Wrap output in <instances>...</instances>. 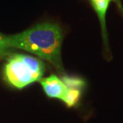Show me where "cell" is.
Listing matches in <instances>:
<instances>
[{"instance_id": "cell-1", "label": "cell", "mask_w": 123, "mask_h": 123, "mask_svg": "<svg viewBox=\"0 0 123 123\" xmlns=\"http://www.w3.org/2000/svg\"><path fill=\"white\" fill-rule=\"evenodd\" d=\"M62 31L58 24L42 23L22 33L6 36L9 48L20 49L49 62L61 73L63 66L61 58Z\"/></svg>"}, {"instance_id": "cell-2", "label": "cell", "mask_w": 123, "mask_h": 123, "mask_svg": "<svg viewBox=\"0 0 123 123\" xmlns=\"http://www.w3.org/2000/svg\"><path fill=\"white\" fill-rule=\"evenodd\" d=\"M44 72L45 65L43 62L23 54L10 55L4 69L7 82L18 89L40 81Z\"/></svg>"}, {"instance_id": "cell-3", "label": "cell", "mask_w": 123, "mask_h": 123, "mask_svg": "<svg viewBox=\"0 0 123 123\" xmlns=\"http://www.w3.org/2000/svg\"><path fill=\"white\" fill-rule=\"evenodd\" d=\"M41 85L43 86L46 94L50 98H58L63 100L66 96L67 87L61 79L56 75H50L46 78L40 80Z\"/></svg>"}, {"instance_id": "cell-4", "label": "cell", "mask_w": 123, "mask_h": 123, "mask_svg": "<svg viewBox=\"0 0 123 123\" xmlns=\"http://www.w3.org/2000/svg\"><path fill=\"white\" fill-rule=\"evenodd\" d=\"M111 0H90L93 7L94 8L99 18L103 42L105 44V47L108 48V38L106 33V26H105V14H106L107 8Z\"/></svg>"}, {"instance_id": "cell-5", "label": "cell", "mask_w": 123, "mask_h": 123, "mask_svg": "<svg viewBox=\"0 0 123 123\" xmlns=\"http://www.w3.org/2000/svg\"><path fill=\"white\" fill-rule=\"evenodd\" d=\"M67 91L66 96L62 100L69 107H72L78 102L82 94V90L83 87L80 86H66Z\"/></svg>"}, {"instance_id": "cell-6", "label": "cell", "mask_w": 123, "mask_h": 123, "mask_svg": "<svg viewBox=\"0 0 123 123\" xmlns=\"http://www.w3.org/2000/svg\"><path fill=\"white\" fill-rule=\"evenodd\" d=\"M6 36L0 33V58L10 55V49L6 42Z\"/></svg>"}, {"instance_id": "cell-7", "label": "cell", "mask_w": 123, "mask_h": 123, "mask_svg": "<svg viewBox=\"0 0 123 123\" xmlns=\"http://www.w3.org/2000/svg\"><path fill=\"white\" fill-rule=\"evenodd\" d=\"M117 2V7L119 8V10L122 12V14H123V9H122V4H121V0H115Z\"/></svg>"}]
</instances>
